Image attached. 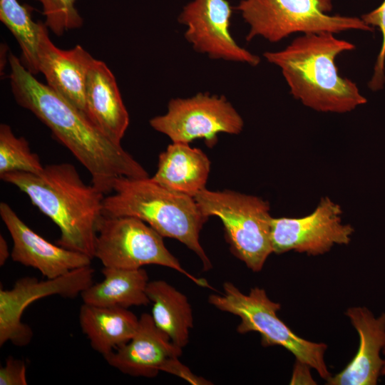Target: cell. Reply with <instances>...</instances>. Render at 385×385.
<instances>
[{"label":"cell","instance_id":"7402d4cb","mask_svg":"<svg viewBox=\"0 0 385 385\" xmlns=\"http://www.w3.org/2000/svg\"><path fill=\"white\" fill-rule=\"evenodd\" d=\"M0 20L18 41L23 66L33 75L39 73L38 43L41 21H34L30 9L17 0H0Z\"/></svg>","mask_w":385,"mask_h":385},{"label":"cell","instance_id":"30bf717a","mask_svg":"<svg viewBox=\"0 0 385 385\" xmlns=\"http://www.w3.org/2000/svg\"><path fill=\"white\" fill-rule=\"evenodd\" d=\"M91 265L73 270L62 276L40 281L26 277L16 280L10 289H0V346L7 342L24 346L33 337L31 328L21 322L26 308L39 299L51 295L74 298L93 283Z\"/></svg>","mask_w":385,"mask_h":385},{"label":"cell","instance_id":"d6986e66","mask_svg":"<svg viewBox=\"0 0 385 385\" xmlns=\"http://www.w3.org/2000/svg\"><path fill=\"white\" fill-rule=\"evenodd\" d=\"M79 322L92 348L105 356L132 339L139 318L127 308L83 303Z\"/></svg>","mask_w":385,"mask_h":385},{"label":"cell","instance_id":"ac0fdd59","mask_svg":"<svg viewBox=\"0 0 385 385\" xmlns=\"http://www.w3.org/2000/svg\"><path fill=\"white\" fill-rule=\"evenodd\" d=\"M210 161L200 149L188 143L173 142L158 158L150 178L170 190L193 197L205 188Z\"/></svg>","mask_w":385,"mask_h":385},{"label":"cell","instance_id":"9a60e30c","mask_svg":"<svg viewBox=\"0 0 385 385\" xmlns=\"http://www.w3.org/2000/svg\"><path fill=\"white\" fill-rule=\"evenodd\" d=\"M182 353L183 349L155 326L150 314L143 313L132 339L103 358L125 374L153 378L168 359L179 357Z\"/></svg>","mask_w":385,"mask_h":385},{"label":"cell","instance_id":"ba28073f","mask_svg":"<svg viewBox=\"0 0 385 385\" xmlns=\"http://www.w3.org/2000/svg\"><path fill=\"white\" fill-rule=\"evenodd\" d=\"M163 238L138 218L103 215L98 226L94 257L108 267L136 270L148 265L164 266L180 272L198 286L210 287L205 279L195 277L181 266Z\"/></svg>","mask_w":385,"mask_h":385},{"label":"cell","instance_id":"6da1fadb","mask_svg":"<svg viewBox=\"0 0 385 385\" xmlns=\"http://www.w3.org/2000/svg\"><path fill=\"white\" fill-rule=\"evenodd\" d=\"M9 75L16 103L33 113L66 146L91 175L92 185L104 195L115 178H148L145 168L120 143L106 136L92 120L63 97L36 80L11 53Z\"/></svg>","mask_w":385,"mask_h":385},{"label":"cell","instance_id":"f1b7e54d","mask_svg":"<svg viewBox=\"0 0 385 385\" xmlns=\"http://www.w3.org/2000/svg\"><path fill=\"white\" fill-rule=\"evenodd\" d=\"M382 355H383L384 364H383L381 371V376H385V346L383 349Z\"/></svg>","mask_w":385,"mask_h":385},{"label":"cell","instance_id":"83f0119b","mask_svg":"<svg viewBox=\"0 0 385 385\" xmlns=\"http://www.w3.org/2000/svg\"><path fill=\"white\" fill-rule=\"evenodd\" d=\"M11 256L9 251L8 244L5 238L0 235V266L4 265L8 258Z\"/></svg>","mask_w":385,"mask_h":385},{"label":"cell","instance_id":"4fadbf2b","mask_svg":"<svg viewBox=\"0 0 385 385\" xmlns=\"http://www.w3.org/2000/svg\"><path fill=\"white\" fill-rule=\"evenodd\" d=\"M0 216L12 238L13 261L38 270L47 279L91 265L89 256L52 244L36 233L6 202L0 203Z\"/></svg>","mask_w":385,"mask_h":385},{"label":"cell","instance_id":"52a82bcc","mask_svg":"<svg viewBox=\"0 0 385 385\" xmlns=\"http://www.w3.org/2000/svg\"><path fill=\"white\" fill-rule=\"evenodd\" d=\"M332 0H241L236 6L250 30L247 41L261 36L274 43L294 33L372 31L361 19L327 14Z\"/></svg>","mask_w":385,"mask_h":385},{"label":"cell","instance_id":"5bb4252c","mask_svg":"<svg viewBox=\"0 0 385 385\" xmlns=\"http://www.w3.org/2000/svg\"><path fill=\"white\" fill-rule=\"evenodd\" d=\"M38 60L47 85L86 115V83L94 60L92 56L79 45L69 50L57 48L48 36L47 26L41 22Z\"/></svg>","mask_w":385,"mask_h":385},{"label":"cell","instance_id":"5b68a950","mask_svg":"<svg viewBox=\"0 0 385 385\" xmlns=\"http://www.w3.org/2000/svg\"><path fill=\"white\" fill-rule=\"evenodd\" d=\"M208 302L217 309L238 316L241 322L237 332L260 334L263 346H281L299 361L314 369L326 381L332 376L325 361L327 346L300 337L277 315L281 305L272 301L265 290L260 287L242 293L230 282L223 284V293L211 294Z\"/></svg>","mask_w":385,"mask_h":385},{"label":"cell","instance_id":"ffe728a7","mask_svg":"<svg viewBox=\"0 0 385 385\" xmlns=\"http://www.w3.org/2000/svg\"><path fill=\"white\" fill-rule=\"evenodd\" d=\"M103 279L92 284L81 294L83 302L100 307L147 305L148 275L143 268L126 270L104 267Z\"/></svg>","mask_w":385,"mask_h":385},{"label":"cell","instance_id":"603a6c76","mask_svg":"<svg viewBox=\"0 0 385 385\" xmlns=\"http://www.w3.org/2000/svg\"><path fill=\"white\" fill-rule=\"evenodd\" d=\"M44 166L37 154L31 152L27 140L16 137L11 127L0 125V175L13 172L40 173Z\"/></svg>","mask_w":385,"mask_h":385},{"label":"cell","instance_id":"e0dca14e","mask_svg":"<svg viewBox=\"0 0 385 385\" xmlns=\"http://www.w3.org/2000/svg\"><path fill=\"white\" fill-rule=\"evenodd\" d=\"M86 115L111 140L120 143L129 125V115L113 73L107 65L93 61L86 83Z\"/></svg>","mask_w":385,"mask_h":385},{"label":"cell","instance_id":"44dd1931","mask_svg":"<svg viewBox=\"0 0 385 385\" xmlns=\"http://www.w3.org/2000/svg\"><path fill=\"white\" fill-rule=\"evenodd\" d=\"M146 293L153 304L150 314L155 326L176 346L183 349L189 342L193 316L188 297L164 280L149 282Z\"/></svg>","mask_w":385,"mask_h":385},{"label":"cell","instance_id":"9c48e42d","mask_svg":"<svg viewBox=\"0 0 385 385\" xmlns=\"http://www.w3.org/2000/svg\"><path fill=\"white\" fill-rule=\"evenodd\" d=\"M150 125L173 143H189L203 138L212 145L220 133H241L244 121L225 96L199 93L190 98L171 99L167 112L150 119Z\"/></svg>","mask_w":385,"mask_h":385},{"label":"cell","instance_id":"2e32d148","mask_svg":"<svg viewBox=\"0 0 385 385\" xmlns=\"http://www.w3.org/2000/svg\"><path fill=\"white\" fill-rule=\"evenodd\" d=\"M358 333L359 345L351 361L340 372L327 380L329 385H376L383 367L385 346V312L376 317L366 307L346 311Z\"/></svg>","mask_w":385,"mask_h":385},{"label":"cell","instance_id":"7c38bea8","mask_svg":"<svg viewBox=\"0 0 385 385\" xmlns=\"http://www.w3.org/2000/svg\"><path fill=\"white\" fill-rule=\"evenodd\" d=\"M231 15L227 0H192L183 7L178 21L186 26L185 38L196 51L212 59L257 66L260 57L240 46L232 36Z\"/></svg>","mask_w":385,"mask_h":385},{"label":"cell","instance_id":"d4e9b609","mask_svg":"<svg viewBox=\"0 0 385 385\" xmlns=\"http://www.w3.org/2000/svg\"><path fill=\"white\" fill-rule=\"evenodd\" d=\"M364 22L370 26H377L382 34V44L374 66V72L369 86L373 91L383 87L385 81V0L376 9L361 16Z\"/></svg>","mask_w":385,"mask_h":385},{"label":"cell","instance_id":"4316f807","mask_svg":"<svg viewBox=\"0 0 385 385\" xmlns=\"http://www.w3.org/2000/svg\"><path fill=\"white\" fill-rule=\"evenodd\" d=\"M161 371L179 376L194 385L212 384L203 377L194 374L187 366L179 361L178 357H173L168 359Z\"/></svg>","mask_w":385,"mask_h":385},{"label":"cell","instance_id":"484cf974","mask_svg":"<svg viewBox=\"0 0 385 385\" xmlns=\"http://www.w3.org/2000/svg\"><path fill=\"white\" fill-rule=\"evenodd\" d=\"M26 366L20 359L11 356L0 368V385H27Z\"/></svg>","mask_w":385,"mask_h":385},{"label":"cell","instance_id":"8992f818","mask_svg":"<svg viewBox=\"0 0 385 385\" xmlns=\"http://www.w3.org/2000/svg\"><path fill=\"white\" fill-rule=\"evenodd\" d=\"M203 215L219 217L232 254L253 272H260L272 252L268 202L261 197L225 190L206 188L194 196Z\"/></svg>","mask_w":385,"mask_h":385},{"label":"cell","instance_id":"3957f363","mask_svg":"<svg viewBox=\"0 0 385 385\" xmlns=\"http://www.w3.org/2000/svg\"><path fill=\"white\" fill-rule=\"evenodd\" d=\"M355 46L330 32L304 34L285 48L263 56L279 67L290 93L319 112L343 113L366 103L355 83L339 76L335 59Z\"/></svg>","mask_w":385,"mask_h":385},{"label":"cell","instance_id":"7a4b0ae2","mask_svg":"<svg viewBox=\"0 0 385 385\" xmlns=\"http://www.w3.org/2000/svg\"><path fill=\"white\" fill-rule=\"evenodd\" d=\"M0 178L26 194L58 226L57 245L94 258L104 194L86 184L72 164H51L40 173L13 172Z\"/></svg>","mask_w":385,"mask_h":385},{"label":"cell","instance_id":"cb8c5ba5","mask_svg":"<svg viewBox=\"0 0 385 385\" xmlns=\"http://www.w3.org/2000/svg\"><path fill=\"white\" fill-rule=\"evenodd\" d=\"M41 3L45 24L53 33L60 36L70 29L80 28L83 23L75 7L76 0H36Z\"/></svg>","mask_w":385,"mask_h":385},{"label":"cell","instance_id":"8fae6325","mask_svg":"<svg viewBox=\"0 0 385 385\" xmlns=\"http://www.w3.org/2000/svg\"><path fill=\"white\" fill-rule=\"evenodd\" d=\"M340 206L325 197L315 210L302 217H272L271 242L272 252L288 251L317 256L329 252L334 245H348L354 232L342 223Z\"/></svg>","mask_w":385,"mask_h":385},{"label":"cell","instance_id":"277c9868","mask_svg":"<svg viewBox=\"0 0 385 385\" xmlns=\"http://www.w3.org/2000/svg\"><path fill=\"white\" fill-rule=\"evenodd\" d=\"M103 215L130 216L146 222L163 237L178 240L194 252L204 270L212 264L200 242V232L209 217L193 197L164 188L150 178L120 176L103 200Z\"/></svg>","mask_w":385,"mask_h":385}]
</instances>
